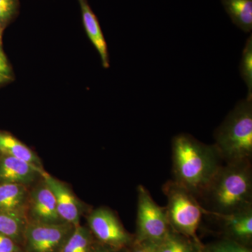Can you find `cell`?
<instances>
[{
  "instance_id": "9a60e30c",
  "label": "cell",
  "mask_w": 252,
  "mask_h": 252,
  "mask_svg": "<svg viewBox=\"0 0 252 252\" xmlns=\"http://www.w3.org/2000/svg\"><path fill=\"white\" fill-rule=\"evenodd\" d=\"M0 152L7 157L17 158L41 167L39 158L31 149L14 136L0 132Z\"/></svg>"
},
{
  "instance_id": "52a82bcc",
  "label": "cell",
  "mask_w": 252,
  "mask_h": 252,
  "mask_svg": "<svg viewBox=\"0 0 252 252\" xmlns=\"http://www.w3.org/2000/svg\"><path fill=\"white\" fill-rule=\"evenodd\" d=\"M70 223H40L27 224L23 242L27 252H59L72 232Z\"/></svg>"
},
{
  "instance_id": "277c9868",
  "label": "cell",
  "mask_w": 252,
  "mask_h": 252,
  "mask_svg": "<svg viewBox=\"0 0 252 252\" xmlns=\"http://www.w3.org/2000/svg\"><path fill=\"white\" fill-rule=\"evenodd\" d=\"M166 195L167 220L170 228L200 243L196 232L201 221L202 216L207 211L200 205L198 198L187 189L170 180L162 187Z\"/></svg>"
},
{
  "instance_id": "484cf974",
  "label": "cell",
  "mask_w": 252,
  "mask_h": 252,
  "mask_svg": "<svg viewBox=\"0 0 252 252\" xmlns=\"http://www.w3.org/2000/svg\"><path fill=\"white\" fill-rule=\"evenodd\" d=\"M9 78L4 77V76L0 74V84H3V83L6 82L9 80Z\"/></svg>"
},
{
  "instance_id": "ffe728a7",
  "label": "cell",
  "mask_w": 252,
  "mask_h": 252,
  "mask_svg": "<svg viewBox=\"0 0 252 252\" xmlns=\"http://www.w3.org/2000/svg\"><path fill=\"white\" fill-rule=\"evenodd\" d=\"M208 249L213 252H252L246 245L229 238L220 240Z\"/></svg>"
},
{
  "instance_id": "cb8c5ba5",
  "label": "cell",
  "mask_w": 252,
  "mask_h": 252,
  "mask_svg": "<svg viewBox=\"0 0 252 252\" xmlns=\"http://www.w3.org/2000/svg\"><path fill=\"white\" fill-rule=\"evenodd\" d=\"M0 74L11 79V69L8 64L7 59L1 47H0Z\"/></svg>"
},
{
  "instance_id": "ac0fdd59",
  "label": "cell",
  "mask_w": 252,
  "mask_h": 252,
  "mask_svg": "<svg viewBox=\"0 0 252 252\" xmlns=\"http://www.w3.org/2000/svg\"><path fill=\"white\" fill-rule=\"evenodd\" d=\"M93 247L90 230L78 225L74 226L59 252H91Z\"/></svg>"
},
{
  "instance_id": "7c38bea8",
  "label": "cell",
  "mask_w": 252,
  "mask_h": 252,
  "mask_svg": "<svg viewBox=\"0 0 252 252\" xmlns=\"http://www.w3.org/2000/svg\"><path fill=\"white\" fill-rule=\"evenodd\" d=\"M79 2L81 6L83 23L88 36L98 52L102 66L104 68H109L108 49L98 20L88 4L87 0H79Z\"/></svg>"
},
{
  "instance_id": "7a4b0ae2",
  "label": "cell",
  "mask_w": 252,
  "mask_h": 252,
  "mask_svg": "<svg viewBox=\"0 0 252 252\" xmlns=\"http://www.w3.org/2000/svg\"><path fill=\"white\" fill-rule=\"evenodd\" d=\"M200 198L207 215H225L252 207L251 161L225 163Z\"/></svg>"
},
{
  "instance_id": "5b68a950",
  "label": "cell",
  "mask_w": 252,
  "mask_h": 252,
  "mask_svg": "<svg viewBox=\"0 0 252 252\" xmlns=\"http://www.w3.org/2000/svg\"><path fill=\"white\" fill-rule=\"evenodd\" d=\"M170 229L165 207L159 206L144 186H138L135 239L160 243Z\"/></svg>"
},
{
  "instance_id": "9c48e42d",
  "label": "cell",
  "mask_w": 252,
  "mask_h": 252,
  "mask_svg": "<svg viewBox=\"0 0 252 252\" xmlns=\"http://www.w3.org/2000/svg\"><path fill=\"white\" fill-rule=\"evenodd\" d=\"M44 170L27 161L12 157L4 156L0 159V183L27 185L33 182L36 176Z\"/></svg>"
},
{
  "instance_id": "83f0119b",
  "label": "cell",
  "mask_w": 252,
  "mask_h": 252,
  "mask_svg": "<svg viewBox=\"0 0 252 252\" xmlns=\"http://www.w3.org/2000/svg\"><path fill=\"white\" fill-rule=\"evenodd\" d=\"M200 252H209V251L208 250H207V249L206 250V249L203 248V249H202L201 250V251H200Z\"/></svg>"
},
{
  "instance_id": "30bf717a",
  "label": "cell",
  "mask_w": 252,
  "mask_h": 252,
  "mask_svg": "<svg viewBox=\"0 0 252 252\" xmlns=\"http://www.w3.org/2000/svg\"><path fill=\"white\" fill-rule=\"evenodd\" d=\"M31 210L34 221L47 223L64 222L58 212L54 193L44 181L32 195Z\"/></svg>"
},
{
  "instance_id": "44dd1931",
  "label": "cell",
  "mask_w": 252,
  "mask_h": 252,
  "mask_svg": "<svg viewBox=\"0 0 252 252\" xmlns=\"http://www.w3.org/2000/svg\"><path fill=\"white\" fill-rule=\"evenodd\" d=\"M159 243L151 240L134 238L132 243L127 247L126 252H158Z\"/></svg>"
},
{
  "instance_id": "8992f818",
  "label": "cell",
  "mask_w": 252,
  "mask_h": 252,
  "mask_svg": "<svg viewBox=\"0 0 252 252\" xmlns=\"http://www.w3.org/2000/svg\"><path fill=\"white\" fill-rule=\"evenodd\" d=\"M90 231L101 245L114 250L126 249L134 240L115 214L106 207L94 210L88 218Z\"/></svg>"
},
{
  "instance_id": "3957f363",
  "label": "cell",
  "mask_w": 252,
  "mask_h": 252,
  "mask_svg": "<svg viewBox=\"0 0 252 252\" xmlns=\"http://www.w3.org/2000/svg\"><path fill=\"white\" fill-rule=\"evenodd\" d=\"M215 148L225 163L251 161L252 99H242L215 132Z\"/></svg>"
},
{
  "instance_id": "6da1fadb",
  "label": "cell",
  "mask_w": 252,
  "mask_h": 252,
  "mask_svg": "<svg viewBox=\"0 0 252 252\" xmlns=\"http://www.w3.org/2000/svg\"><path fill=\"white\" fill-rule=\"evenodd\" d=\"M172 152L173 181L200 198L223 165L215 145L182 133L172 139Z\"/></svg>"
},
{
  "instance_id": "ba28073f",
  "label": "cell",
  "mask_w": 252,
  "mask_h": 252,
  "mask_svg": "<svg viewBox=\"0 0 252 252\" xmlns=\"http://www.w3.org/2000/svg\"><path fill=\"white\" fill-rule=\"evenodd\" d=\"M41 176L54 193L61 220L74 226L79 225L80 211L79 203L70 189L61 181L56 180L45 172H43Z\"/></svg>"
},
{
  "instance_id": "5bb4252c",
  "label": "cell",
  "mask_w": 252,
  "mask_h": 252,
  "mask_svg": "<svg viewBox=\"0 0 252 252\" xmlns=\"http://www.w3.org/2000/svg\"><path fill=\"white\" fill-rule=\"evenodd\" d=\"M232 22L242 31L252 30V0H220Z\"/></svg>"
},
{
  "instance_id": "8fae6325",
  "label": "cell",
  "mask_w": 252,
  "mask_h": 252,
  "mask_svg": "<svg viewBox=\"0 0 252 252\" xmlns=\"http://www.w3.org/2000/svg\"><path fill=\"white\" fill-rule=\"evenodd\" d=\"M223 221L229 239L245 245L252 238V207L225 215H216Z\"/></svg>"
},
{
  "instance_id": "2e32d148",
  "label": "cell",
  "mask_w": 252,
  "mask_h": 252,
  "mask_svg": "<svg viewBox=\"0 0 252 252\" xmlns=\"http://www.w3.org/2000/svg\"><path fill=\"white\" fill-rule=\"evenodd\" d=\"M27 224L23 214L0 211V235L9 237L16 243L23 241Z\"/></svg>"
},
{
  "instance_id": "7402d4cb",
  "label": "cell",
  "mask_w": 252,
  "mask_h": 252,
  "mask_svg": "<svg viewBox=\"0 0 252 252\" xmlns=\"http://www.w3.org/2000/svg\"><path fill=\"white\" fill-rule=\"evenodd\" d=\"M17 9L16 0H0V23L4 24L12 18Z\"/></svg>"
},
{
  "instance_id": "4316f807",
  "label": "cell",
  "mask_w": 252,
  "mask_h": 252,
  "mask_svg": "<svg viewBox=\"0 0 252 252\" xmlns=\"http://www.w3.org/2000/svg\"><path fill=\"white\" fill-rule=\"evenodd\" d=\"M3 25L0 23V47L1 45V39H2Z\"/></svg>"
},
{
  "instance_id": "f1b7e54d",
  "label": "cell",
  "mask_w": 252,
  "mask_h": 252,
  "mask_svg": "<svg viewBox=\"0 0 252 252\" xmlns=\"http://www.w3.org/2000/svg\"><path fill=\"white\" fill-rule=\"evenodd\" d=\"M16 252H21V250H18V251H16Z\"/></svg>"
},
{
  "instance_id": "603a6c76",
  "label": "cell",
  "mask_w": 252,
  "mask_h": 252,
  "mask_svg": "<svg viewBox=\"0 0 252 252\" xmlns=\"http://www.w3.org/2000/svg\"><path fill=\"white\" fill-rule=\"evenodd\" d=\"M17 243L5 235H0V252H16L19 250Z\"/></svg>"
},
{
  "instance_id": "d6986e66",
  "label": "cell",
  "mask_w": 252,
  "mask_h": 252,
  "mask_svg": "<svg viewBox=\"0 0 252 252\" xmlns=\"http://www.w3.org/2000/svg\"><path fill=\"white\" fill-rule=\"evenodd\" d=\"M240 74L248 87L247 98L252 99V36L245 43L240 63Z\"/></svg>"
},
{
  "instance_id": "d4e9b609",
  "label": "cell",
  "mask_w": 252,
  "mask_h": 252,
  "mask_svg": "<svg viewBox=\"0 0 252 252\" xmlns=\"http://www.w3.org/2000/svg\"><path fill=\"white\" fill-rule=\"evenodd\" d=\"M117 250H114L104 246V245H100L93 247L92 252H117Z\"/></svg>"
},
{
  "instance_id": "4fadbf2b",
  "label": "cell",
  "mask_w": 252,
  "mask_h": 252,
  "mask_svg": "<svg viewBox=\"0 0 252 252\" xmlns=\"http://www.w3.org/2000/svg\"><path fill=\"white\" fill-rule=\"evenodd\" d=\"M28 202L25 185L0 183V211L23 214Z\"/></svg>"
},
{
  "instance_id": "e0dca14e",
  "label": "cell",
  "mask_w": 252,
  "mask_h": 252,
  "mask_svg": "<svg viewBox=\"0 0 252 252\" xmlns=\"http://www.w3.org/2000/svg\"><path fill=\"white\" fill-rule=\"evenodd\" d=\"M200 244L170 229L159 243L158 252H200Z\"/></svg>"
},
{
  "instance_id": "f546056e",
  "label": "cell",
  "mask_w": 252,
  "mask_h": 252,
  "mask_svg": "<svg viewBox=\"0 0 252 252\" xmlns=\"http://www.w3.org/2000/svg\"><path fill=\"white\" fill-rule=\"evenodd\" d=\"M207 250H208L209 252H213L210 251V250H209V249H207Z\"/></svg>"
}]
</instances>
